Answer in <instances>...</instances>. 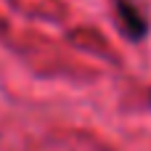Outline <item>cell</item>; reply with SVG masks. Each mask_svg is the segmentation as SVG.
Listing matches in <instances>:
<instances>
[{
    "mask_svg": "<svg viewBox=\"0 0 151 151\" xmlns=\"http://www.w3.org/2000/svg\"><path fill=\"white\" fill-rule=\"evenodd\" d=\"M114 11H117V21L122 27V35L130 42H143L151 32V24L146 13L133 3V0H114Z\"/></svg>",
    "mask_w": 151,
    "mask_h": 151,
    "instance_id": "cell-1",
    "label": "cell"
}]
</instances>
